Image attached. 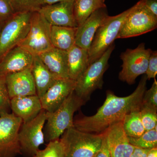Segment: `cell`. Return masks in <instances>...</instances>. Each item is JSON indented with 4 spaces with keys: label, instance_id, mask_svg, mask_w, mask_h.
<instances>
[{
    "label": "cell",
    "instance_id": "cell-18",
    "mask_svg": "<svg viewBox=\"0 0 157 157\" xmlns=\"http://www.w3.org/2000/svg\"><path fill=\"white\" fill-rule=\"evenodd\" d=\"M10 108L12 113L22 120L23 123L33 119L42 109L37 95L12 98L10 100Z\"/></svg>",
    "mask_w": 157,
    "mask_h": 157
},
{
    "label": "cell",
    "instance_id": "cell-1",
    "mask_svg": "<svg viewBox=\"0 0 157 157\" xmlns=\"http://www.w3.org/2000/svg\"><path fill=\"white\" fill-rule=\"evenodd\" d=\"M147 80L146 75L142 77L136 90L126 97H118L107 91L104 104L96 114L78 116L73 120L74 128L82 132L101 134L114 124L122 121L127 114L141 108Z\"/></svg>",
    "mask_w": 157,
    "mask_h": 157
},
{
    "label": "cell",
    "instance_id": "cell-40",
    "mask_svg": "<svg viewBox=\"0 0 157 157\" xmlns=\"http://www.w3.org/2000/svg\"><path fill=\"white\" fill-rule=\"evenodd\" d=\"M104 1H105V0H104Z\"/></svg>",
    "mask_w": 157,
    "mask_h": 157
},
{
    "label": "cell",
    "instance_id": "cell-29",
    "mask_svg": "<svg viewBox=\"0 0 157 157\" xmlns=\"http://www.w3.org/2000/svg\"><path fill=\"white\" fill-rule=\"evenodd\" d=\"M154 79L151 87L144 93L142 105L157 110V82L155 78Z\"/></svg>",
    "mask_w": 157,
    "mask_h": 157
},
{
    "label": "cell",
    "instance_id": "cell-14",
    "mask_svg": "<svg viewBox=\"0 0 157 157\" xmlns=\"http://www.w3.org/2000/svg\"><path fill=\"white\" fill-rule=\"evenodd\" d=\"M31 68L9 73L5 76V82L10 100L16 97L37 95Z\"/></svg>",
    "mask_w": 157,
    "mask_h": 157
},
{
    "label": "cell",
    "instance_id": "cell-25",
    "mask_svg": "<svg viewBox=\"0 0 157 157\" xmlns=\"http://www.w3.org/2000/svg\"><path fill=\"white\" fill-rule=\"evenodd\" d=\"M128 138L130 144L136 147L145 149L157 147V127L150 131H145L139 137H128Z\"/></svg>",
    "mask_w": 157,
    "mask_h": 157
},
{
    "label": "cell",
    "instance_id": "cell-28",
    "mask_svg": "<svg viewBox=\"0 0 157 157\" xmlns=\"http://www.w3.org/2000/svg\"><path fill=\"white\" fill-rule=\"evenodd\" d=\"M34 157H65L59 139L49 142L46 147L42 150H39Z\"/></svg>",
    "mask_w": 157,
    "mask_h": 157
},
{
    "label": "cell",
    "instance_id": "cell-38",
    "mask_svg": "<svg viewBox=\"0 0 157 157\" xmlns=\"http://www.w3.org/2000/svg\"><path fill=\"white\" fill-rule=\"evenodd\" d=\"M3 23L2 21L0 20V30H1V29L2 28V26L3 25Z\"/></svg>",
    "mask_w": 157,
    "mask_h": 157
},
{
    "label": "cell",
    "instance_id": "cell-9",
    "mask_svg": "<svg viewBox=\"0 0 157 157\" xmlns=\"http://www.w3.org/2000/svg\"><path fill=\"white\" fill-rule=\"evenodd\" d=\"M46 119V111L42 109L33 119L22 123L18 133L21 155L34 157L39 151V147L45 141L43 129Z\"/></svg>",
    "mask_w": 157,
    "mask_h": 157
},
{
    "label": "cell",
    "instance_id": "cell-36",
    "mask_svg": "<svg viewBox=\"0 0 157 157\" xmlns=\"http://www.w3.org/2000/svg\"><path fill=\"white\" fill-rule=\"evenodd\" d=\"M75 0H43L45 5H52L55 3L63 2H73Z\"/></svg>",
    "mask_w": 157,
    "mask_h": 157
},
{
    "label": "cell",
    "instance_id": "cell-33",
    "mask_svg": "<svg viewBox=\"0 0 157 157\" xmlns=\"http://www.w3.org/2000/svg\"><path fill=\"white\" fill-rule=\"evenodd\" d=\"M96 157H111L106 131L103 132V137L101 147Z\"/></svg>",
    "mask_w": 157,
    "mask_h": 157
},
{
    "label": "cell",
    "instance_id": "cell-12",
    "mask_svg": "<svg viewBox=\"0 0 157 157\" xmlns=\"http://www.w3.org/2000/svg\"><path fill=\"white\" fill-rule=\"evenodd\" d=\"M76 81L70 78H59L40 98L42 109L54 112L75 90Z\"/></svg>",
    "mask_w": 157,
    "mask_h": 157
},
{
    "label": "cell",
    "instance_id": "cell-6",
    "mask_svg": "<svg viewBox=\"0 0 157 157\" xmlns=\"http://www.w3.org/2000/svg\"><path fill=\"white\" fill-rule=\"evenodd\" d=\"M32 12L15 13L3 23L0 30V60L19 45L28 33Z\"/></svg>",
    "mask_w": 157,
    "mask_h": 157
},
{
    "label": "cell",
    "instance_id": "cell-16",
    "mask_svg": "<svg viewBox=\"0 0 157 157\" xmlns=\"http://www.w3.org/2000/svg\"><path fill=\"white\" fill-rule=\"evenodd\" d=\"M108 16L107 8L94 11L82 25L77 28L75 45L88 50L96 32Z\"/></svg>",
    "mask_w": 157,
    "mask_h": 157
},
{
    "label": "cell",
    "instance_id": "cell-24",
    "mask_svg": "<svg viewBox=\"0 0 157 157\" xmlns=\"http://www.w3.org/2000/svg\"><path fill=\"white\" fill-rule=\"evenodd\" d=\"M122 124L128 137H138L145 132L140 117V109L133 110L126 115Z\"/></svg>",
    "mask_w": 157,
    "mask_h": 157
},
{
    "label": "cell",
    "instance_id": "cell-17",
    "mask_svg": "<svg viewBox=\"0 0 157 157\" xmlns=\"http://www.w3.org/2000/svg\"><path fill=\"white\" fill-rule=\"evenodd\" d=\"M111 157H130L135 147L129 142L122 121L112 125L106 131Z\"/></svg>",
    "mask_w": 157,
    "mask_h": 157
},
{
    "label": "cell",
    "instance_id": "cell-30",
    "mask_svg": "<svg viewBox=\"0 0 157 157\" xmlns=\"http://www.w3.org/2000/svg\"><path fill=\"white\" fill-rule=\"evenodd\" d=\"M10 108V99L5 78L0 76V114L3 113L9 112Z\"/></svg>",
    "mask_w": 157,
    "mask_h": 157
},
{
    "label": "cell",
    "instance_id": "cell-26",
    "mask_svg": "<svg viewBox=\"0 0 157 157\" xmlns=\"http://www.w3.org/2000/svg\"><path fill=\"white\" fill-rule=\"evenodd\" d=\"M15 13L39 11L45 4L43 0H9Z\"/></svg>",
    "mask_w": 157,
    "mask_h": 157
},
{
    "label": "cell",
    "instance_id": "cell-35",
    "mask_svg": "<svg viewBox=\"0 0 157 157\" xmlns=\"http://www.w3.org/2000/svg\"><path fill=\"white\" fill-rule=\"evenodd\" d=\"M150 149H145L136 147L130 157H147V153Z\"/></svg>",
    "mask_w": 157,
    "mask_h": 157
},
{
    "label": "cell",
    "instance_id": "cell-21",
    "mask_svg": "<svg viewBox=\"0 0 157 157\" xmlns=\"http://www.w3.org/2000/svg\"><path fill=\"white\" fill-rule=\"evenodd\" d=\"M69 78L76 81L89 66L88 50L76 45L67 51Z\"/></svg>",
    "mask_w": 157,
    "mask_h": 157
},
{
    "label": "cell",
    "instance_id": "cell-5",
    "mask_svg": "<svg viewBox=\"0 0 157 157\" xmlns=\"http://www.w3.org/2000/svg\"><path fill=\"white\" fill-rule=\"evenodd\" d=\"M115 48L113 43L101 57L89 65L76 80L75 92L76 95L86 102L93 92L103 86V76L109 67L108 61Z\"/></svg>",
    "mask_w": 157,
    "mask_h": 157
},
{
    "label": "cell",
    "instance_id": "cell-27",
    "mask_svg": "<svg viewBox=\"0 0 157 157\" xmlns=\"http://www.w3.org/2000/svg\"><path fill=\"white\" fill-rule=\"evenodd\" d=\"M157 110L141 105L140 117L145 131H150L157 127Z\"/></svg>",
    "mask_w": 157,
    "mask_h": 157
},
{
    "label": "cell",
    "instance_id": "cell-10",
    "mask_svg": "<svg viewBox=\"0 0 157 157\" xmlns=\"http://www.w3.org/2000/svg\"><path fill=\"white\" fill-rule=\"evenodd\" d=\"M152 51L150 48L146 49L145 44L142 43L135 49L128 48L121 54L122 69L119 74L121 81L133 84L138 76L145 74Z\"/></svg>",
    "mask_w": 157,
    "mask_h": 157
},
{
    "label": "cell",
    "instance_id": "cell-32",
    "mask_svg": "<svg viewBox=\"0 0 157 157\" xmlns=\"http://www.w3.org/2000/svg\"><path fill=\"white\" fill-rule=\"evenodd\" d=\"M147 80L155 78L157 74V52L152 51L149 59L148 67L146 72Z\"/></svg>",
    "mask_w": 157,
    "mask_h": 157
},
{
    "label": "cell",
    "instance_id": "cell-11",
    "mask_svg": "<svg viewBox=\"0 0 157 157\" xmlns=\"http://www.w3.org/2000/svg\"><path fill=\"white\" fill-rule=\"evenodd\" d=\"M22 123L13 113L0 114V157H16L21 155L18 133Z\"/></svg>",
    "mask_w": 157,
    "mask_h": 157
},
{
    "label": "cell",
    "instance_id": "cell-4",
    "mask_svg": "<svg viewBox=\"0 0 157 157\" xmlns=\"http://www.w3.org/2000/svg\"><path fill=\"white\" fill-rule=\"evenodd\" d=\"M134 6L116 16H108L96 32L88 50L89 65L101 57L110 47L120 32L124 21Z\"/></svg>",
    "mask_w": 157,
    "mask_h": 157
},
{
    "label": "cell",
    "instance_id": "cell-23",
    "mask_svg": "<svg viewBox=\"0 0 157 157\" xmlns=\"http://www.w3.org/2000/svg\"><path fill=\"white\" fill-rule=\"evenodd\" d=\"M107 8L104 0H75L73 4V13L78 27L94 11L101 8Z\"/></svg>",
    "mask_w": 157,
    "mask_h": 157
},
{
    "label": "cell",
    "instance_id": "cell-19",
    "mask_svg": "<svg viewBox=\"0 0 157 157\" xmlns=\"http://www.w3.org/2000/svg\"><path fill=\"white\" fill-rule=\"evenodd\" d=\"M39 56L45 67L57 78H70L67 51L53 47L40 54Z\"/></svg>",
    "mask_w": 157,
    "mask_h": 157
},
{
    "label": "cell",
    "instance_id": "cell-39",
    "mask_svg": "<svg viewBox=\"0 0 157 157\" xmlns=\"http://www.w3.org/2000/svg\"><path fill=\"white\" fill-rule=\"evenodd\" d=\"M96 156H97V155H95L93 157H96Z\"/></svg>",
    "mask_w": 157,
    "mask_h": 157
},
{
    "label": "cell",
    "instance_id": "cell-15",
    "mask_svg": "<svg viewBox=\"0 0 157 157\" xmlns=\"http://www.w3.org/2000/svg\"><path fill=\"white\" fill-rule=\"evenodd\" d=\"M34 56L19 45L9 50L0 60V76L15 73L32 67Z\"/></svg>",
    "mask_w": 157,
    "mask_h": 157
},
{
    "label": "cell",
    "instance_id": "cell-22",
    "mask_svg": "<svg viewBox=\"0 0 157 157\" xmlns=\"http://www.w3.org/2000/svg\"><path fill=\"white\" fill-rule=\"evenodd\" d=\"M77 28L51 25L50 40L53 47L66 51L70 50L75 45Z\"/></svg>",
    "mask_w": 157,
    "mask_h": 157
},
{
    "label": "cell",
    "instance_id": "cell-3",
    "mask_svg": "<svg viewBox=\"0 0 157 157\" xmlns=\"http://www.w3.org/2000/svg\"><path fill=\"white\" fill-rule=\"evenodd\" d=\"M61 136L59 140L65 157H93L101 147L103 133L82 132L73 127L66 130Z\"/></svg>",
    "mask_w": 157,
    "mask_h": 157
},
{
    "label": "cell",
    "instance_id": "cell-20",
    "mask_svg": "<svg viewBox=\"0 0 157 157\" xmlns=\"http://www.w3.org/2000/svg\"><path fill=\"white\" fill-rule=\"evenodd\" d=\"M31 69L36 86L37 95L40 99L59 78L45 67L39 55H34Z\"/></svg>",
    "mask_w": 157,
    "mask_h": 157
},
{
    "label": "cell",
    "instance_id": "cell-7",
    "mask_svg": "<svg viewBox=\"0 0 157 157\" xmlns=\"http://www.w3.org/2000/svg\"><path fill=\"white\" fill-rule=\"evenodd\" d=\"M144 0H140L124 21L117 39L136 37L155 29L157 17L146 9Z\"/></svg>",
    "mask_w": 157,
    "mask_h": 157
},
{
    "label": "cell",
    "instance_id": "cell-13",
    "mask_svg": "<svg viewBox=\"0 0 157 157\" xmlns=\"http://www.w3.org/2000/svg\"><path fill=\"white\" fill-rule=\"evenodd\" d=\"M73 2H63L42 6L39 12L51 25L77 28Z\"/></svg>",
    "mask_w": 157,
    "mask_h": 157
},
{
    "label": "cell",
    "instance_id": "cell-37",
    "mask_svg": "<svg viewBox=\"0 0 157 157\" xmlns=\"http://www.w3.org/2000/svg\"><path fill=\"white\" fill-rule=\"evenodd\" d=\"M147 157H157V147L150 149L147 155Z\"/></svg>",
    "mask_w": 157,
    "mask_h": 157
},
{
    "label": "cell",
    "instance_id": "cell-34",
    "mask_svg": "<svg viewBox=\"0 0 157 157\" xmlns=\"http://www.w3.org/2000/svg\"><path fill=\"white\" fill-rule=\"evenodd\" d=\"M144 6L150 12L157 17V0H144Z\"/></svg>",
    "mask_w": 157,
    "mask_h": 157
},
{
    "label": "cell",
    "instance_id": "cell-8",
    "mask_svg": "<svg viewBox=\"0 0 157 157\" xmlns=\"http://www.w3.org/2000/svg\"><path fill=\"white\" fill-rule=\"evenodd\" d=\"M51 25L39 11L33 12L28 33L19 46L33 55H39L53 48L50 40Z\"/></svg>",
    "mask_w": 157,
    "mask_h": 157
},
{
    "label": "cell",
    "instance_id": "cell-2",
    "mask_svg": "<svg viewBox=\"0 0 157 157\" xmlns=\"http://www.w3.org/2000/svg\"><path fill=\"white\" fill-rule=\"evenodd\" d=\"M85 103L73 91L56 111L46 112L47 124L44 133L45 140L49 142L59 140L66 130L74 127V113Z\"/></svg>",
    "mask_w": 157,
    "mask_h": 157
},
{
    "label": "cell",
    "instance_id": "cell-31",
    "mask_svg": "<svg viewBox=\"0 0 157 157\" xmlns=\"http://www.w3.org/2000/svg\"><path fill=\"white\" fill-rule=\"evenodd\" d=\"M14 14L9 0H0V20L2 21L5 22Z\"/></svg>",
    "mask_w": 157,
    "mask_h": 157
}]
</instances>
